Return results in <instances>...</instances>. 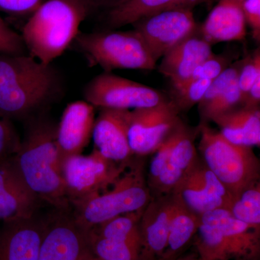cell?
I'll use <instances>...</instances> for the list:
<instances>
[{
	"mask_svg": "<svg viewBox=\"0 0 260 260\" xmlns=\"http://www.w3.org/2000/svg\"><path fill=\"white\" fill-rule=\"evenodd\" d=\"M260 104V78L251 85V88L246 93L242 107L255 108L259 107Z\"/></svg>",
	"mask_w": 260,
	"mask_h": 260,
	"instance_id": "74e56055",
	"label": "cell"
},
{
	"mask_svg": "<svg viewBox=\"0 0 260 260\" xmlns=\"http://www.w3.org/2000/svg\"><path fill=\"white\" fill-rule=\"evenodd\" d=\"M170 99L154 107L130 110L128 140L135 156L154 153L181 120Z\"/></svg>",
	"mask_w": 260,
	"mask_h": 260,
	"instance_id": "30bf717a",
	"label": "cell"
},
{
	"mask_svg": "<svg viewBox=\"0 0 260 260\" xmlns=\"http://www.w3.org/2000/svg\"><path fill=\"white\" fill-rule=\"evenodd\" d=\"M25 50L21 36L12 30L0 17V54H22Z\"/></svg>",
	"mask_w": 260,
	"mask_h": 260,
	"instance_id": "e575fe53",
	"label": "cell"
},
{
	"mask_svg": "<svg viewBox=\"0 0 260 260\" xmlns=\"http://www.w3.org/2000/svg\"><path fill=\"white\" fill-rule=\"evenodd\" d=\"M213 45L201 35L199 28L162 57L158 72L170 80L173 88L187 80L198 65L213 54Z\"/></svg>",
	"mask_w": 260,
	"mask_h": 260,
	"instance_id": "ac0fdd59",
	"label": "cell"
},
{
	"mask_svg": "<svg viewBox=\"0 0 260 260\" xmlns=\"http://www.w3.org/2000/svg\"><path fill=\"white\" fill-rule=\"evenodd\" d=\"M75 42L89 63L104 72L156 68L157 61L135 30L78 34Z\"/></svg>",
	"mask_w": 260,
	"mask_h": 260,
	"instance_id": "8992f818",
	"label": "cell"
},
{
	"mask_svg": "<svg viewBox=\"0 0 260 260\" xmlns=\"http://www.w3.org/2000/svg\"><path fill=\"white\" fill-rule=\"evenodd\" d=\"M56 129L50 121H32L12 158L24 181L39 200L59 210H68L70 203L59 167Z\"/></svg>",
	"mask_w": 260,
	"mask_h": 260,
	"instance_id": "7a4b0ae2",
	"label": "cell"
},
{
	"mask_svg": "<svg viewBox=\"0 0 260 260\" xmlns=\"http://www.w3.org/2000/svg\"><path fill=\"white\" fill-rule=\"evenodd\" d=\"M85 260H102L100 259H99V258L96 257L94 254H92L91 256H89L88 259H86Z\"/></svg>",
	"mask_w": 260,
	"mask_h": 260,
	"instance_id": "60d3db41",
	"label": "cell"
},
{
	"mask_svg": "<svg viewBox=\"0 0 260 260\" xmlns=\"http://www.w3.org/2000/svg\"><path fill=\"white\" fill-rule=\"evenodd\" d=\"M68 211L46 220L39 260H85L93 254L86 231Z\"/></svg>",
	"mask_w": 260,
	"mask_h": 260,
	"instance_id": "4fadbf2b",
	"label": "cell"
},
{
	"mask_svg": "<svg viewBox=\"0 0 260 260\" xmlns=\"http://www.w3.org/2000/svg\"><path fill=\"white\" fill-rule=\"evenodd\" d=\"M133 25L156 61L199 28L192 10L186 8L162 10Z\"/></svg>",
	"mask_w": 260,
	"mask_h": 260,
	"instance_id": "8fae6325",
	"label": "cell"
},
{
	"mask_svg": "<svg viewBox=\"0 0 260 260\" xmlns=\"http://www.w3.org/2000/svg\"><path fill=\"white\" fill-rule=\"evenodd\" d=\"M202 223L218 228L229 246L232 260H258L260 231L234 218L229 210L218 209L200 215Z\"/></svg>",
	"mask_w": 260,
	"mask_h": 260,
	"instance_id": "ffe728a7",
	"label": "cell"
},
{
	"mask_svg": "<svg viewBox=\"0 0 260 260\" xmlns=\"http://www.w3.org/2000/svg\"><path fill=\"white\" fill-rule=\"evenodd\" d=\"M172 194L188 209L203 215L218 209H230L234 198L200 158Z\"/></svg>",
	"mask_w": 260,
	"mask_h": 260,
	"instance_id": "7c38bea8",
	"label": "cell"
},
{
	"mask_svg": "<svg viewBox=\"0 0 260 260\" xmlns=\"http://www.w3.org/2000/svg\"><path fill=\"white\" fill-rule=\"evenodd\" d=\"M45 0H0V12L8 14L31 15Z\"/></svg>",
	"mask_w": 260,
	"mask_h": 260,
	"instance_id": "d590c367",
	"label": "cell"
},
{
	"mask_svg": "<svg viewBox=\"0 0 260 260\" xmlns=\"http://www.w3.org/2000/svg\"><path fill=\"white\" fill-rule=\"evenodd\" d=\"M88 10L80 0H45L22 29L29 55L51 64L76 39Z\"/></svg>",
	"mask_w": 260,
	"mask_h": 260,
	"instance_id": "3957f363",
	"label": "cell"
},
{
	"mask_svg": "<svg viewBox=\"0 0 260 260\" xmlns=\"http://www.w3.org/2000/svg\"><path fill=\"white\" fill-rule=\"evenodd\" d=\"M84 97L94 107L126 110L154 107L168 99L156 89L108 72L89 82Z\"/></svg>",
	"mask_w": 260,
	"mask_h": 260,
	"instance_id": "9c48e42d",
	"label": "cell"
},
{
	"mask_svg": "<svg viewBox=\"0 0 260 260\" xmlns=\"http://www.w3.org/2000/svg\"><path fill=\"white\" fill-rule=\"evenodd\" d=\"M238 2H239V3H242L243 1H244V0H237Z\"/></svg>",
	"mask_w": 260,
	"mask_h": 260,
	"instance_id": "b9f144b4",
	"label": "cell"
},
{
	"mask_svg": "<svg viewBox=\"0 0 260 260\" xmlns=\"http://www.w3.org/2000/svg\"><path fill=\"white\" fill-rule=\"evenodd\" d=\"M229 211L234 218L260 231V182L234 198Z\"/></svg>",
	"mask_w": 260,
	"mask_h": 260,
	"instance_id": "4316f807",
	"label": "cell"
},
{
	"mask_svg": "<svg viewBox=\"0 0 260 260\" xmlns=\"http://www.w3.org/2000/svg\"><path fill=\"white\" fill-rule=\"evenodd\" d=\"M242 63V59L232 63L221 74L212 80L204 96L198 104L199 111L220 96L237 80Z\"/></svg>",
	"mask_w": 260,
	"mask_h": 260,
	"instance_id": "4dcf8cb0",
	"label": "cell"
},
{
	"mask_svg": "<svg viewBox=\"0 0 260 260\" xmlns=\"http://www.w3.org/2000/svg\"><path fill=\"white\" fill-rule=\"evenodd\" d=\"M177 206L172 194L153 197L140 218L139 260H159L167 246Z\"/></svg>",
	"mask_w": 260,
	"mask_h": 260,
	"instance_id": "5bb4252c",
	"label": "cell"
},
{
	"mask_svg": "<svg viewBox=\"0 0 260 260\" xmlns=\"http://www.w3.org/2000/svg\"><path fill=\"white\" fill-rule=\"evenodd\" d=\"M143 210L119 215L88 231L99 237L127 243L140 251L139 223Z\"/></svg>",
	"mask_w": 260,
	"mask_h": 260,
	"instance_id": "d4e9b609",
	"label": "cell"
},
{
	"mask_svg": "<svg viewBox=\"0 0 260 260\" xmlns=\"http://www.w3.org/2000/svg\"><path fill=\"white\" fill-rule=\"evenodd\" d=\"M211 0H117L109 7L107 20L112 28L133 25L140 19L162 10L193 8Z\"/></svg>",
	"mask_w": 260,
	"mask_h": 260,
	"instance_id": "7402d4cb",
	"label": "cell"
},
{
	"mask_svg": "<svg viewBox=\"0 0 260 260\" xmlns=\"http://www.w3.org/2000/svg\"><path fill=\"white\" fill-rule=\"evenodd\" d=\"M176 260H200L199 257H197L195 256H186L184 257L179 258Z\"/></svg>",
	"mask_w": 260,
	"mask_h": 260,
	"instance_id": "ab89813d",
	"label": "cell"
},
{
	"mask_svg": "<svg viewBox=\"0 0 260 260\" xmlns=\"http://www.w3.org/2000/svg\"><path fill=\"white\" fill-rule=\"evenodd\" d=\"M242 94L237 80L220 96L199 111L202 118L201 122L211 121L217 116L242 107Z\"/></svg>",
	"mask_w": 260,
	"mask_h": 260,
	"instance_id": "f546056e",
	"label": "cell"
},
{
	"mask_svg": "<svg viewBox=\"0 0 260 260\" xmlns=\"http://www.w3.org/2000/svg\"><path fill=\"white\" fill-rule=\"evenodd\" d=\"M88 10L98 7L109 6L114 4L117 0H80Z\"/></svg>",
	"mask_w": 260,
	"mask_h": 260,
	"instance_id": "f35d334b",
	"label": "cell"
},
{
	"mask_svg": "<svg viewBox=\"0 0 260 260\" xmlns=\"http://www.w3.org/2000/svg\"><path fill=\"white\" fill-rule=\"evenodd\" d=\"M59 86L51 64L31 56L0 54V116L26 119L54 96Z\"/></svg>",
	"mask_w": 260,
	"mask_h": 260,
	"instance_id": "6da1fadb",
	"label": "cell"
},
{
	"mask_svg": "<svg viewBox=\"0 0 260 260\" xmlns=\"http://www.w3.org/2000/svg\"><path fill=\"white\" fill-rule=\"evenodd\" d=\"M194 237L200 260H232L229 246L218 228L200 221Z\"/></svg>",
	"mask_w": 260,
	"mask_h": 260,
	"instance_id": "484cf974",
	"label": "cell"
},
{
	"mask_svg": "<svg viewBox=\"0 0 260 260\" xmlns=\"http://www.w3.org/2000/svg\"><path fill=\"white\" fill-rule=\"evenodd\" d=\"M198 133L182 121L154 153L148 184L154 197L172 194L174 188L200 160L194 144Z\"/></svg>",
	"mask_w": 260,
	"mask_h": 260,
	"instance_id": "52a82bcc",
	"label": "cell"
},
{
	"mask_svg": "<svg viewBox=\"0 0 260 260\" xmlns=\"http://www.w3.org/2000/svg\"><path fill=\"white\" fill-rule=\"evenodd\" d=\"M211 81L204 79L187 80L178 88H173L170 99L175 104L179 112L189 110L201 102Z\"/></svg>",
	"mask_w": 260,
	"mask_h": 260,
	"instance_id": "f1b7e54d",
	"label": "cell"
},
{
	"mask_svg": "<svg viewBox=\"0 0 260 260\" xmlns=\"http://www.w3.org/2000/svg\"><path fill=\"white\" fill-rule=\"evenodd\" d=\"M20 140L8 119L0 116V162L16 153Z\"/></svg>",
	"mask_w": 260,
	"mask_h": 260,
	"instance_id": "836d02e7",
	"label": "cell"
},
{
	"mask_svg": "<svg viewBox=\"0 0 260 260\" xmlns=\"http://www.w3.org/2000/svg\"><path fill=\"white\" fill-rule=\"evenodd\" d=\"M46 220L35 216L3 222L0 260H39Z\"/></svg>",
	"mask_w": 260,
	"mask_h": 260,
	"instance_id": "e0dca14e",
	"label": "cell"
},
{
	"mask_svg": "<svg viewBox=\"0 0 260 260\" xmlns=\"http://www.w3.org/2000/svg\"><path fill=\"white\" fill-rule=\"evenodd\" d=\"M232 63V60L229 56L216 55L213 53L208 59L198 65L193 72L190 79L213 80L221 74Z\"/></svg>",
	"mask_w": 260,
	"mask_h": 260,
	"instance_id": "d6a6232c",
	"label": "cell"
},
{
	"mask_svg": "<svg viewBox=\"0 0 260 260\" xmlns=\"http://www.w3.org/2000/svg\"><path fill=\"white\" fill-rule=\"evenodd\" d=\"M129 113L126 109H101L94 121L95 150L117 164H130L134 160L128 140Z\"/></svg>",
	"mask_w": 260,
	"mask_h": 260,
	"instance_id": "9a60e30c",
	"label": "cell"
},
{
	"mask_svg": "<svg viewBox=\"0 0 260 260\" xmlns=\"http://www.w3.org/2000/svg\"><path fill=\"white\" fill-rule=\"evenodd\" d=\"M200 31L211 45L244 40L246 23L241 3L237 0H220L200 27Z\"/></svg>",
	"mask_w": 260,
	"mask_h": 260,
	"instance_id": "44dd1931",
	"label": "cell"
},
{
	"mask_svg": "<svg viewBox=\"0 0 260 260\" xmlns=\"http://www.w3.org/2000/svg\"><path fill=\"white\" fill-rule=\"evenodd\" d=\"M88 242L94 255L102 260H139L140 250L127 243L99 237L88 231Z\"/></svg>",
	"mask_w": 260,
	"mask_h": 260,
	"instance_id": "83f0119b",
	"label": "cell"
},
{
	"mask_svg": "<svg viewBox=\"0 0 260 260\" xmlns=\"http://www.w3.org/2000/svg\"><path fill=\"white\" fill-rule=\"evenodd\" d=\"M202 160L235 198L260 182L259 158L251 147L231 143L207 122L198 126Z\"/></svg>",
	"mask_w": 260,
	"mask_h": 260,
	"instance_id": "5b68a950",
	"label": "cell"
},
{
	"mask_svg": "<svg viewBox=\"0 0 260 260\" xmlns=\"http://www.w3.org/2000/svg\"><path fill=\"white\" fill-rule=\"evenodd\" d=\"M39 200L20 175L12 157L0 162V220L32 216Z\"/></svg>",
	"mask_w": 260,
	"mask_h": 260,
	"instance_id": "d6986e66",
	"label": "cell"
},
{
	"mask_svg": "<svg viewBox=\"0 0 260 260\" xmlns=\"http://www.w3.org/2000/svg\"><path fill=\"white\" fill-rule=\"evenodd\" d=\"M219 132L225 139L243 146L259 147V107H239L214 118Z\"/></svg>",
	"mask_w": 260,
	"mask_h": 260,
	"instance_id": "603a6c76",
	"label": "cell"
},
{
	"mask_svg": "<svg viewBox=\"0 0 260 260\" xmlns=\"http://www.w3.org/2000/svg\"><path fill=\"white\" fill-rule=\"evenodd\" d=\"M246 24L252 29L253 37L260 40V0H244L242 3Z\"/></svg>",
	"mask_w": 260,
	"mask_h": 260,
	"instance_id": "8d00e7d4",
	"label": "cell"
},
{
	"mask_svg": "<svg viewBox=\"0 0 260 260\" xmlns=\"http://www.w3.org/2000/svg\"><path fill=\"white\" fill-rule=\"evenodd\" d=\"M130 164L112 161L95 149L89 155L80 154L65 159L61 173L70 206L75 202L107 191Z\"/></svg>",
	"mask_w": 260,
	"mask_h": 260,
	"instance_id": "ba28073f",
	"label": "cell"
},
{
	"mask_svg": "<svg viewBox=\"0 0 260 260\" xmlns=\"http://www.w3.org/2000/svg\"><path fill=\"white\" fill-rule=\"evenodd\" d=\"M175 198V197H174ZM177 200L167 246L159 260H176L198 232L200 218Z\"/></svg>",
	"mask_w": 260,
	"mask_h": 260,
	"instance_id": "cb8c5ba5",
	"label": "cell"
},
{
	"mask_svg": "<svg viewBox=\"0 0 260 260\" xmlns=\"http://www.w3.org/2000/svg\"><path fill=\"white\" fill-rule=\"evenodd\" d=\"M128 169L110 190L71 205L75 220L86 232L119 215L144 210L153 198L143 161L134 160Z\"/></svg>",
	"mask_w": 260,
	"mask_h": 260,
	"instance_id": "277c9868",
	"label": "cell"
},
{
	"mask_svg": "<svg viewBox=\"0 0 260 260\" xmlns=\"http://www.w3.org/2000/svg\"><path fill=\"white\" fill-rule=\"evenodd\" d=\"M259 78H260V50L259 48H258L242 59V66L237 78L238 85L242 94V102L248 90Z\"/></svg>",
	"mask_w": 260,
	"mask_h": 260,
	"instance_id": "1f68e13d",
	"label": "cell"
},
{
	"mask_svg": "<svg viewBox=\"0 0 260 260\" xmlns=\"http://www.w3.org/2000/svg\"><path fill=\"white\" fill-rule=\"evenodd\" d=\"M95 107L86 101L70 103L65 108L56 129L59 167L65 159L80 155L92 138Z\"/></svg>",
	"mask_w": 260,
	"mask_h": 260,
	"instance_id": "2e32d148",
	"label": "cell"
}]
</instances>
